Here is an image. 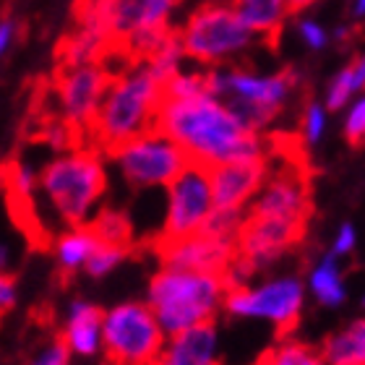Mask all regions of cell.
Here are the masks:
<instances>
[{"label": "cell", "instance_id": "18", "mask_svg": "<svg viewBox=\"0 0 365 365\" xmlns=\"http://www.w3.org/2000/svg\"><path fill=\"white\" fill-rule=\"evenodd\" d=\"M232 11L256 39L279 37L289 16L287 0H232Z\"/></svg>", "mask_w": 365, "mask_h": 365}, {"label": "cell", "instance_id": "33", "mask_svg": "<svg viewBox=\"0 0 365 365\" xmlns=\"http://www.w3.org/2000/svg\"><path fill=\"white\" fill-rule=\"evenodd\" d=\"M16 300H19V284L8 272H0V316L14 311Z\"/></svg>", "mask_w": 365, "mask_h": 365}, {"label": "cell", "instance_id": "38", "mask_svg": "<svg viewBox=\"0 0 365 365\" xmlns=\"http://www.w3.org/2000/svg\"><path fill=\"white\" fill-rule=\"evenodd\" d=\"M352 19L355 21H363V14H365V0H352Z\"/></svg>", "mask_w": 365, "mask_h": 365}, {"label": "cell", "instance_id": "31", "mask_svg": "<svg viewBox=\"0 0 365 365\" xmlns=\"http://www.w3.org/2000/svg\"><path fill=\"white\" fill-rule=\"evenodd\" d=\"M24 365H71V352L61 339H55L45 347H39Z\"/></svg>", "mask_w": 365, "mask_h": 365}, {"label": "cell", "instance_id": "13", "mask_svg": "<svg viewBox=\"0 0 365 365\" xmlns=\"http://www.w3.org/2000/svg\"><path fill=\"white\" fill-rule=\"evenodd\" d=\"M107 84H110V73L99 61L63 66V73L58 78V105H61L63 120L76 128H89Z\"/></svg>", "mask_w": 365, "mask_h": 365}, {"label": "cell", "instance_id": "8", "mask_svg": "<svg viewBox=\"0 0 365 365\" xmlns=\"http://www.w3.org/2000/svg\"><path fill=\"white\" fill-rule=\"evenodd\" d=\"M168 334L152 308L138 300L118 303L102 311V352L123 365H152Z\"/></svg>", "mask_w": 365, "mask_h": 365}, {"label": "cell", "instance_id": "19", "mask_svg": "<svg viewBox=\"0 0 365 365\" xmlns=\"http://www.w3.org/2000/svg\"><path fill=\"white\" fill-rule=\"evenodd\" d=\"M305 292H311L327 308H339L347 300V284H344V274L336 256L327 253V256H321L313 264L311 274H308Z\"/></svg>", "mask_w": 365, "mask_h": 365}, {"label": "cell", "instance_id": "36", "mask_svg": "<svg viewBox=\"0 0 365 365\" xmlns=\"http://www.w3.org/2000/svg\"><path fill=\"white\" fill-rule=\"evenodd\" d=\"M11 259H14L11 245H8L6 240H0V272H8V267H11Z\"/></svg>", "mask_w": 365, "mask_h": 365}, {"label": "cell", "instance_id": "28", "mask_svg": "<svg viewBox=\"0 0 365 365\" xmlns=\"http://www.w3.org/2000/svg\"><path fill=\"white\" fill-rule=\"evenodd\" d=\"M363 136H365V99L360 94V97H355L350 105L344 107V138L352 146H358L363 144Z\"/></svg>", "mask_w": 365, "mask_h": 365}, {"label": "cell", "instance_id": "27", "mask_svg": "<svg viewBox=\"0 0 365 365\" xmlns=\"http://www.w3.org/2000/svg\"><path fill=\"white\" fill-rule=\"evenodd\" d=\"M327 128H329V110L324 107V102H319V99L308 102L303 110V118H300V133H303V141L305 144L316 146L321 138L327 136Z\"/></svg>", "mask_w": 365, "mask_h": 365}, {"label": "cell", "instance_id": "21", "mask_svg": "<svg viewBox=\"0 0 365 365\" xmlns=\"http://www.w3.org/2000/svg\"><path fill=\"white\" fill-rule=\"evenodd\" d=\"M99 240L94 237L89 225H76V227H68L66 232L58 235L55 240V259H58V267L66 274H76L84 272L86 261H89L91 251Z\"/></svg>", "mask_w": 365, "mask_h": 365}, {"label": "cell", "instance_id": "34", "mask_svg": "<svg viewBox=\"0 0 365 365\" xmlns=\"http://www.w3.org/2000/svg\"><path fill=\"white\" fill-rule=\"evenodd\" d=\"M71 128H73V125H68L66 120L50 123L45 130V136L55 149H71V144H73V130Z\"/></svg>", "mask_w": 365, "mask_h": 365}, {"label": "cell", "instance_id": "3", "mask_svg": "<svg viewBox=\"0 0 365 365\" xmlns=\"http://www.w3.org/2000/svg\"><path fill=\"white\" fill-rule=\"evenodd\" d=\"M37 190L66 227L86 225L107 190V165L97 149H68L37 173Z\"/></svg>", "mask_w": 365, "mask_h": 365}, {"label": "cell", "instance_id": "16", "mask_svg": "<svg viewBox=\"0 0 365 365\" xmlns=\"http://www.w3.org/2000/svg\"><path fill=\"white\" fill-rule=\"evenodd\" d=\"M152 365H222L217 324H198L170 334Z\"/></svg>", "mask_w": 365, "mask_h": 365}, {"label": "cell", "instance_id": "9", "mask_svg": "<svg viewBox=\"0 0 365 365\" xmlns=\"http://www.w3.org/2000/svg\"><path fill=\"white\" fill-rule=\"evenodd\" d=\"M222 308L235 319L267 321L279 331L295 327L305 308V284L295 274H282L261 284H243L225 292Z\"/></svg>", "mask_w": 365, "mask_h": 365}, {"label": "cell", "instance_id": "6", "mask_svg": "<svg viewBox=\"0 0 365 365\" xmlns=\"http://www.w3.org/2000/svg\"><path fill=\"white\" fill-rule=\"evenodd\" d=\"M178 37L185 58L201 63L206 68L227 66L232 58L243 55L256 42V37L235 16L232 6L222 3H206L196 8L178 31Z\"/></svg>", "mask_w": 365, "mask_h": 365}, {"label": "cell", "instance_id": "20", "mask_svg": "<svg viewBox=\"0 0 365 365\" xmlns=\"http://www.w3.org/2000/svg\"><path fill=\"white\" fill-rule=\"evenodd\" d=\"M319 358L327 365H365V324L350 321L342 331H334L321 344Z\"/></svg>", "mask_w": 365, "mask_h": 365}, {"label": "cell", "instance_id": "40", "mask_svg": "<svg viewBox=\"0 0 365 365\" xmlns=\"http://www.w3.org/2000/svg\"><path fill=\"white\" fill-rule=\"evenodd\" d=\"M99 365H123V363H118V360H110V358H107L105 363H99Z\"/></svg>", "mask_w": 365, "mask_h": 365}, {"label": "cell", "instance_id": "23", "mask_svg": "<svg viewBox=\"0 0 365 365\" xmlns=\"http://www.w3.org/2000/svg\"><path fill=\"white\" fill-rule=\"evenodd\" d=\"M182 61H185V53H182L180 37H178L175 29H170L168 34L160 39V45L154 47L152 53L144 58V63L149 66V71L160 78L162 84H165L170 76H175L178 71L182 68Z\"/></svg>", "mask_w": 365, "mask_h": 365}, {"label": "cell", "instance_id": "39", "mask_svg": "<svg viewBox=\"0 0 365 365\" xmlns=\"http://www.w3.org/2000/svg\"><path fill=\"white\" fill-rule=\"evenodd\" d=\"M334 39H350V26H339V29L334 31Z\"/></svg>", "mask_w": 365, "mask_h": 365}, {"label": "cell", "instance_id": "22", "mask_svg": "<svg viewBox=\"0 0 365 365\" xmlns=\"http://www.w3.org/2000/svg\"><path fill=\"white\" fill-rule=\"evenodd\" d=\"M365 86V61L355 58L352 63H347L339 73H334V78L329 81L327 91H324V107L329 113H339L350 105L352 99L358 97Z\"/></svg>", "mask_w": 365, "mask_h": 365}, {"label": "cell", "instance_id": "41", "mask_svg": "<svg viewBox=\"0 0 365 365\" xmlns=\"http://www.w3.org/2000/svg\"><path fill=\"white\" fill-rule=\"evenodd\" d=\"M313 365H327V363H324V360L319 358V360H316V363H313Z\"/></svg>", "mask_w": 365, "mask_h": 365}, {"label": "cell", "instance_id": "15", "mask_svg": "<svg viewBox=\"0 0 365 365\" xmlns=\"http://www.w3.org/2000/svg\"><path fill=\"white\" fill-rule=\"evenodd\" d=\"M160 259L162 267L222 274L230 267V261L235 259V240H220L204 232H193L178 240H162Z\"/></svg>", "mask_w": 365, "mask_h": 365}, {"label": "cell", "instance_id": "4", "mask_svg": "<svg viewBox=\"0 0 365 365\" xmlns=\"http://www.w3.org/2000/svg\"><path fill=\"white\" fill-rule=\"evenodd\" d=\"M227 284L220 272L162 267L146 289V305L165 334H178L198 324H209L222 311Z\"/></svg>", "mask_w": 365, "mask_h": 365}, {"label": "cell", "instance_id": "2", "mask_svg": "<svg viewBox=\"0 0 365 365\" xmlns=\"http://www.w3.org/2000/svg\"><path fill=\"white\" fill-rule=\"evenodd\" d=\"M162 102V81L144 61L110 76L102 102L89 123V133L105 152L154 128Z\"/></svg>", "mask_w": 365, "mask_h": 365}, {"label": "cell", "instance_id": "37", "mask_svg": "<svg viewBox=\"0 0 365 365\" xmlns=\"http://www.w3.org/2000/svg\"><path fill=\"white\" fill-rule=\"evenodd\" d=\"M316 0H287V8L289 14H297V11H305L308 6H313Z\"/></svg>", "mask_w": 365, "mask_h": 365}, {"label": "cell", "instance_id": "12", "mask_svg": "<svg viewBox=\"0 0 365 365\" xmlns=\"http://www.w3.org/2000/svg\"><path fill=\"white\" fill-rule=\"evenodd\" d=\"M248 217H264V220H282V222H308L311 214V196H308V182L297 173V168H282L277 173L269 170L261 188L251 198L245 209Z\"/></svg>", "mask_w": 365, "mask_h": 365}, {"label": "cell", "instance_id": "7", "mask_svg": "<svg viewBox=\"0 0 365 365\" xmlns=\"http://www.w3.org/2000/svg\"><path fill=\"white\" fill-rule=\"evenodd\" d=\"M118 175L136 190L168 188V182L188 165V157L160 128H149L110 149Z\"/></svg>", "mask_w": 365, "mask_h": 365}, {"label": "cell", "instance_id": "35", "mask_svg": "<svg viewBox=\"0 0 365 365\" xmlns=\"http://www.w3.org/2000/svg\"><path fill=\"white\" fill-rule=\"evenodd\" d=\"M16 37H19V26H16L14 19H3L0 21V58L14 47Z\"/></svg>", "mask_w": 365, "mask_h": 365}, {"label": "cell", "instance_id": "30", "mask_svg": "<svg viewBox=\"0 0 365 365\" xmlns=\"http://www.w3.org/2000/svg\"><path fill=\"white\" fill-rule=\"evenodd\" d=\"M297 37L303 39V45L308 50H324L329 45V39L331 34L327 31V26H321L319 21H313V19H300L297 21Z\"/></svg>", "mask_w": 365, "mask_h": 365}, {"label": "cell", "instance_id": "26", "mask_svg": "<svg viewBox=\"0 0 365 365\" xmlns=\"http://www.w3.org/2000/svg\"><path fill=\"white\" fill-rule=\"evenodd\" d=\"M316 360H319V355L308 344L284 339V342L274 344L269 352H264L259 365H313Z\"/></svg>", "mask_w": 365, "mask_h": 365}, {"label": "cell", "instance_id": "11", "mask_svg": "<svg viewBox=\"0 0 365 365\" xmlns=\"http://www.w3.org/2000/svg\"><path fill=\"white\" fill-rule=\"evenodd\" d=\"M305 235V225L300 222L264 220V217H243L240 232L235 240V256L243 259L253 272L267 269L287 256L300 237Z\"/></svg>", "mask_w": 365, "mask_h": 365}, {"label": "cell", "instance_id": "25", "mask_svg": "<svg viewBox=\"0 0 365 365\" xmlns=\"http://www.w3.org/2000/svg\"><path fill=\"white\" fill-rule=\"evenodd\" d=\"M130 245H110V243H97L91 251L89 261H86L84 272L94 279H102L107 274H113L115 269L120 267L123 261L128 259Z\"/></svg>", "mask_w": 365, "mask_h": 365}, {"label": "cell", "instance_id": "17", "mask_svg": "<svg viewBox=\"0 0 365 365\" xmlns=\"http://www.w3.org/2000/svg\"><path fill=\"white\" fill-rule=\"evenodd\" d=\"M61 342L68 347L71 358H94L102 352V311L97 305L84 297L71 300Z\"/></svg>", "mask_w": 365, "mask_h": 365}, {"label": "cell", "instance_id": "14", "mask_svg": "<svg viewBox=\"0 0 365 365\" xmlns=\"http://www.w3.org/2000/svg\"><path fill=\"white\" fill-rule=\"evenodd\" d=\"M269 173L267 157L256 160H235L222 162L209 168V185H212V201L214 209L225 212H245L256 190Z\"/></svg>", "mask_w": 365, "mask_h": 365}, {"label": "cell", "instance_id": "5", "mask_svg": "<svg viewBox=\"0 0 365 365\" xmlns=\"http://www.w3.org/2000/svg\"><path fill=\"white\" fill-rule=\"evenodd\" d=\"M204 81L206 91L220 97L256 133H264L277 120L297 89V76L292 71L253 73L248 68L212 66L204 71Z\"/></svg>", "mask_w": 365, "mask_h": 365}, {"label": "cell", "instance_id": "1", "mask_svg": "<svg viewBox=\"0 0 365 365\" xmlns=\"http://www.w3.org/2000/svg\"><path fill=\"white\" fill-rule=\"evenodd\" d=\"M154 128L170 136L188 162L214 168L222 162L267 157V141L251 130L220 97L201 91L196 97H162Z\"/></svg>", "mask_w": 365, "mask_h": 365}, {"label": "cell", "instance_id": "29", "mask_svg": "<svg viewBox=\"0 0 365 365\" xmlns=\"http://www.w3.org/2000/svg\"><path fill=\"white\" fill-rule=\"evenodd\" d=\"M11 188L19 198H26L29 201L34 193H37V173L26 165V162H19L11 170Z\"/></svg>", "mask_w": 365, "mask_h": 365}, {"label": "cell", "instance_id": "32", "mask_svg": "<svg viewBox=\"0 0 365 365\" xmlns=\"http://www.w3.org/2000/svg\"><path fill=\"white\" fill-rule=\"evenodd\" d=\"M355 245H358V232H355V227H352L350 222H344L342 227L336 230L329 253L336 256V259H342V256H350V253L355 251Z\"/></svg>", "mask_w": 365, "mask_h": 365}, {"label": "cell", "instance_id": "42", "mask_svg": "<svg viewBox=\"0 0 365 365\" xmlns=\"http://www.w3.org/2000/svg\"><path fill=\"white\" fill-rule=\"evenodd\" d=\"M175 3H180V0H175Z\"/></svg>", "mask_w": 365, "mask_h": 365}, {"label": "cell", "instance_id": "24", "mask_svg": "<svg viewBox=\"0 0 365 365\" xmlns=\"http://www.w3.org/2000/svg\"><path fill=\"white\" fill-rule=\"evenodd\" d=\"M94 232L99 243H110V245H130V235H133V227H130V220L125 214L115 212V209H105L99 212L94 220L86 222Z\"/></svg>", "mask_w": 365, "mask_h": 365}, {"label": "cell", "instance_id": "10", "mask_svg": "<svg viewBox=\"0 0 365 365\" xmlns=\"http://www.w3.org/2000/svg\"><path fill=\"white\" fill-rule=\"evenodd\" d=\"M168 204L162 220V240L188 237L201 230L209 214L214 212L209 168L188 162L185 168L168 182Z\"/></svg>", "mask_w": 365, "mask_h": 365}]
</instances>
